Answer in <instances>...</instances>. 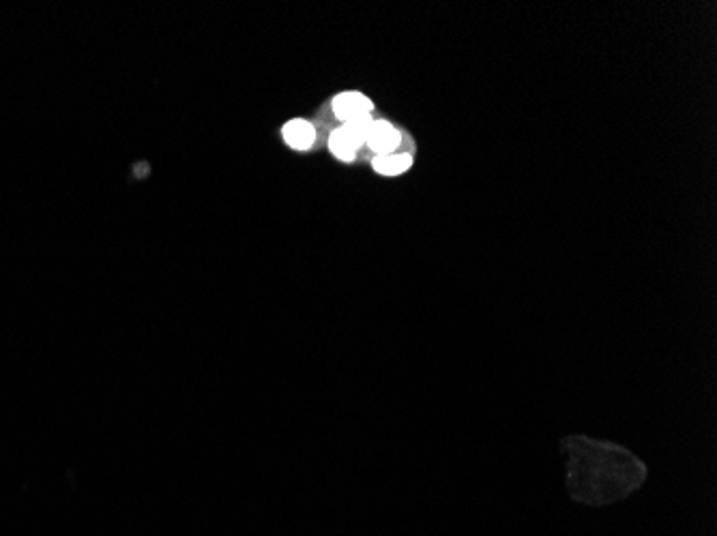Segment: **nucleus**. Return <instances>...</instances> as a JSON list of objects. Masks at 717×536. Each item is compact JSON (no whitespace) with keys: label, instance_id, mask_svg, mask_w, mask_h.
I'll return each mask as SVG.
<instances>
[{"label":"nucleus","instance_id":"1","mask_svg":"<svg viewBox=\"0 0 717 536\" xmlns=\"http://www.w3.org/2000/svg\"><path fill=\"white\" fill-rule=\"evenodd\" d=\"M565 455V487L573 502L610 506L630 498L644 485L649 468L625 446L589 436L561 440Z\"/></svg>","mask_w":717,"mask_h":536},{"label":"nucleus","instance_id":"2","mask_svg":"<svg viewBox=\"0 0 717 536\" xmlns=\"http://www.w3.org/2000/svg\"><path fill=\"white\" fill-rule=\"evenodd\" d=\"M331 110H334L337 121L346 124L357 121V118L374 114V101L359 91H344L331 99Z\"/></svg>","mask_w":717,"mask_h":536},{"label":"nucleus","instance_id":"3","mask_svg":"<svg viewBox=\"0 0 717 536\" xmlns=\"http://www.w3.org/2000/svg\"><path fill=\"white\" fill-rule=\"evenodd\" d=\"M365 146L370 148L372 153L376 154H389V153H398V148L402 146V131L395 127L393 123L389 121H376L372 123L370 135H367Z\"/></svg>","mask_w":717,"mask_h":536},{"label":"nucleus","instance_id":"4","mask_svg":"<svg viewBox=\"0 0 717 536\" xmlns=\"http://www.w3.org/2000/svg\"><path fill=\"white\" fill-rule=\"evenodd\" d=\"M282 138L293 151L307 153L316 144V127L305 118H293V121L284 123Z\"/></svg>","mask_w":717,"mask_h":536},{"label":"nucleus","instance_id":"5","mask_svg":"<svg viewBox=\"0 0 717 536\" xmlns=\"http://www.w3.org/2000/svg\"><path fill=\"white\" fill-rule=\"evenodd\" d=\"M413 164H414V157L411 153L398 151V153H389V154H376V157L372 159V170L381 176L395 178V176L406 174V172L413 168Z\"/></svg>","mask_w":717,"mask_h":536},{"label":"nucleus","instance_id":"6","mask_svg":"<svg viewBox=\"0 0 717 536\" xmlns=\"http://www.w3.org/2000/svg\"><path fill=\"white\" fill-rule=\"evenodd\" d=\"M327 144H329L331 154H334L337 161H342V164H351V161L357 159V153L361 151L359 142L354 140L353 135L348 134V131L344 127H337V129L331 131Z\"/></svg>","mask_w":717,"mask_h":536},{"label":"nucleus","instance_id":"7","mask_svg":"<svg viewBox=\"0 0 717 536\" xmlns=\"http://www.w3.org/2000/svg\"><path fill=\"white\" fill-rule=\"evenodd\" d=\"M372 123H374V116H365V118H357V121H351V123L342 124V127L346 129L348 134H351L361 146H365V140H367V135H370Z\"/></svg>","mask_w":717,"mask_h":536}]
</instances>
